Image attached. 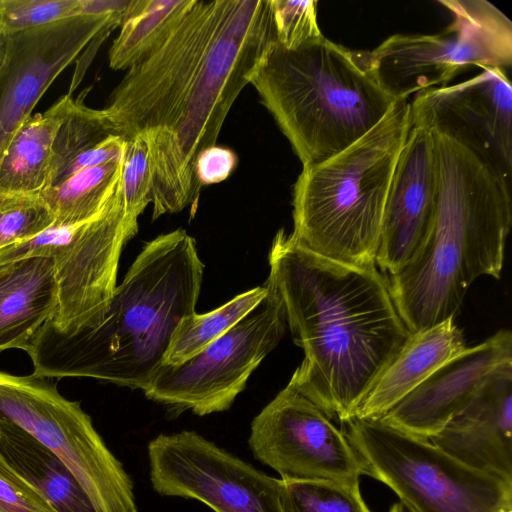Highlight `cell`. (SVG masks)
Listing matches in <instances>:
<instances>
[{
    "label": "cell",
    "mask_w": 512,
    "mask_h": 512,
    "mask_svg": "<svg viewBox=\"0 0 512 512\" xmlns=\"http://www.w3.org/2000/svg\"><path fill=\"white\" fill-rule=\"evenodd\" d=\"M266 283L281 299L304 360L292 377L331 419L351 420L411 333L377 267L318 255L283 229L269 252Z\"/></svg>",
    "instance_id": "cell-1"
},
{
    "label": "cell",
    "mask_w": 512,
    "mask_h": 512,
    "mask_svg": "<svg viewBox=\"0 0 512 512\" xmlns=\"http://www.w3.org/2000/svg\"><path fill=\"white\" fill-rule=\"evenodd\" d=\"M204 275L183 229L146 243L100 319L73 332L47 321L24 351L32 375L86 377L142 391L163 365L181 320L196 312Z\"/></svg>",
    "instance_id": "cell-2"
},
{
    "label": "cell",
    "mask_w": 512,
    "mask_h": 512,
    "mask_svg": "<svg viewBox=\"0 0 512 512\" xmlns=\"http://www.w3.org/2000/svg\"><path fill=\"white\" fill-rule=\"evenodd\" d=\"M432 134L437 174L434 218L412 259L386 277L411 334L455 318L477 278L500 277L512 223L511 188L471 149Z\"/></svg>",
    "instance_id": "cell-3"
},
{
    "label": "cell",
    "mask_w": 512,
    "mask_h": 512,
    "mask_svg": "<svg viewBox=\"0 0 512 512\" xmlns=\"http://www.w3.org/2000/svg\"><path fill=\"white\" fill-rule=\"evenodd\" d=\"M249 84L303 166L356 142L396 102L370 71L365 51L349 50L324 36L291 49L271 38Z\"/></svg>",
    "instance_id": "cell-4"
},
{
    "label": "cell",
    "mask_w": 512,
    "mask_h": 512,
    "mask_svg": "<svg viewBox=\"0 0 512 512\" xmlns=\"http://www.w3.org/2000/svg\"><path fill=\"white\" fill-rule=\"evenodd\" d=\"M411 125L410 102L396 101L356 142L303 166L293 187L291 233L302 246L344 264L377 267L384 209Z\"/></svg>",
    "instance_id": "cell-5"
},
{
    "label": "cell",
    "mask_w": 512,
    "mask_h": 512,
    "mask_svg": "<svg viewBox=\"0 0 512 512\" xmlns=\"http://www.w3.org/2000/svg\"><path fill=\"white\" fill-rule=\"evenodd\" d=\"M273 37L269 0H225L210 49L173 121L140 134L151 167L153 220L197 203L196 158L216 145L228 112Z\"/></svg>",
    "instance_id": "cell-6"
},
{
    "label": "cell",
    "mask_w": 512,
    "mask_h": 512,
    "mask_svg": "<svg viewBox=\"0 0 512 512\" xmlns=\"http://www.w3.org/2000/svg\"><path fill=\"white\" fill-rule=\"evenodd\" d=\"M343 424L366 475L388 486L413 512H512V482L378 418Z\"/></svg>",
    "instance_id": "cell-7"
},
{
    "label": "cell",
    "mask_w": 512,
    "mask_h": 512,
    "mask_svg": "<svg viewBox=\"0 0 512 512\" xmlns=\"http://www.w3.org/2000/svg\"><path fill=\"white\" fill-rule=\"evenodd\" d=\"M452 22L436 34H395L365 51L370 71L394 100L447 86L466 69H510L512 23L485 0H440Z\"/></svg>",
    "instance_id": "cell-8"
},
{
    "label": "cell",
    "mask_w": 512,
    "mask_h": 512,
    "mask_svg": "<svg viewBox=\"0 0 512 512\" xmlns=\"http://www.w3.org/2000/svg\"><path fill=\"white\" fill-rule=\"evenodd\" d=\"M0 420L36 438L67 467L95 512H138L134 485L79 402L44 377L0 372Z\"/></svg>",
    "instance_id": "cell-9"
},
{
    "label": "cell",
    "mask_w": 512,
    "mask_h": 512,
    "mask_svg": "<svg viewBox=\"0 0 512 512\" xmlns=\"http://www.w3.org/2000/svg\"><path fill=\"white\" fill-rule=\"evenodd\" d=\"M120 184V182H119ZM138 231L123 208L118 185L102 212L71 226L52 225L0 250V264L28 257L53 260L57 306L52 324L73 332L95 324L116 288L120 255Z\"/></svg>",
    "instance_id": "cell-10"
},
{
    "label": "cell",
    "mask_w": 512,
    "mask_h": 512,
    "mask_svg": "<svg viewBox=\"0 0 512 512\" xmlns=\"http://www.w3.org/2000/svg\"><path fill=\"white\" fill-rule=\"evenodd\" d=\"M264 299L225 334L186 361L163 364L143 391L172 413L223 412L245 389L253 371L287 328L280 297L269 286Z\"/></svg>",
    "instance_id": "cell-11"
},
{
    "label": "cell",
    "mask_w": 512,
    "mask_h": 512,
    "mask_svg": "<svg viewBox=\"0 0 512 512\" xmlns=\"http://www.w3.org/2000/svg\"><path fill=\"white\" fill-rule=\"evenodd\" d=\"M225 0H196L171 33L127 69L101 109L113 135L126 140L171 124L216 34Z\"/></svg>",
    "instance_id": "cell-12"
},
{
    "label": "cell",
    "mask_w": 512,
    "mask_h": 512,
    "mask_svg": "<svg viewBox=\"0 0 512 512\" xmlns=\"http://www.w3.org/2000/svg\"><path fill=\"white\" fill-rule=\"evenodd\" d=\"M248 444L255 459L282 480L360 481L366 475L343 430L293 377L252 420Z\"/></svg>",
    "instance_id": "cell-13"
},
{
    "label": "cell",
    "mask_w": 512,
    "mask_h": 512,
    "mask_svg": "<svg viewBox=\"0 0 512 512\" xmlns=\"http://www.w3.org/2000/svg\"><path fill=\"white\" fill-rule=\"evenodd\" d=\"M150 480L162 496L198 500L214 512H282L281 479L271 477L194 431L148 443Z\"/></svg>",
    "instance_id": "cell-14"
},
{
    "label": "cell",
    "mask_w": 512,
    "mask_h": 512,
    "mask_svg": "<svg viewBox=\"0 0 512 512\" xmlns=\"http://www.w3.org/2000/svg\"><path fill=\"white\" fill-rule=\"evenodd\" d=\"M139 0L121 10L82 14L45 26L1 36L0 159L19 127L53 83L96 39H105L135 11Z\"/></svg>",
    "instance_id": "cell-15"
},
{
    "label": "cell",
    "mask_w": 512,
    "mask_h": 512,
    "mask_svg": "<svg viewBox=\"0 0 512 512\" xmlns=\"http://www.w3.org/2000/svg\"><path fill=\"white\" fill-rule=\"evenodd\" d=\"M410 106L413 122L471 149L511 188L512 87L505 69L483 68L463 82L426 89Z\"/></svg>",
    "instance_id": "cell-16"
},
{
    "label": "cell",
    "mask_w": 512,
    "mask_h": 512,
    "mask_svg": "<svg viewBox=\"0 0 512 512\" xmlns=\"http://www.w3.org/2000/svg\"><path fill=\"white\" fill-rule=\"evenodd\" d=\"M509 367L512 333L503 329L446 362L378 419L431 439L465 409L487 381Z\"/></svg>",
    "instance_id": "cell-17"
},
{
    "label": "cell",
    "mask_w": 512,
    "mask_h": 512,
    "mask_svg": "<svg viewBox=\"0 0 512 512\" xmlns=\"http://www.w3.org/2000/svg\"><path fill=\"white\" fill-rule=\"evenodd\" d=\"M437 203L434 136L412 121L386 201L376 266L387 277L398 273L424 241Z\"/></svg>",
    "instance_id": "cell-18"
},
{
    "label": "cell",
    "mask_w": 512,
    "mask_h": 512,
    "mask_svg": "<svg viewBox=\"0 0 512 512\" xmlns=\"http://www.w3.org/2000/svg\"><path fill=\"white\" fill-rule=\"evenodd\" d=\"M429 440L464 464L512 482V367L487 381Z\"/></svg>",
    "instance_id": "cell-19"
},
{
    "label": "cell",
    "mask_w": 512,
    "mask_h": 512,
    "mask_svg": "<svg viewBox=\"0 0 512 512\" xmlns=\"http://www.w3.org/2000/svg\"><path fill=\"white\" fill-rule=\"evenodd\" d=\"M455 318L411 334L358 405L353 418L377 419L467 346Z\"/></svg>",
    "instance_id": "cell-20"
},
{
    "label": "cell",
    "mask_w": 512,
    "mask_h": 512,
    "mask_svg": "<svg viewBox=\"0 0 512 512\" xmlns=\"http://www.w3.org/2000/svg\"><path fill=\"white\" fill-rule=\"evenodd\" d=\"M57 306L53 260L28 257L0 264V351L25 350Z\"/></svg>",
    "instance_id": "cell-21"
},
{
    "label": "cell",
    "mask_w": 512,
    "mask_h": 512,
    "mask_svg": "<svg viewBox=\"0 0 512 512\" xmlns=\"http://www.w3.org/2000/svg\"><path fill=\"white\" fill-rule=\"evenodd\" d=\"M0 459L61 512H95L76 479L54 453L23 429L2 420Z\"/></svg>",
    "instance_id": "cell-22"
},
{
    "label": "cell",
    "mask_w": 512,
    "mask_h": 512,
    "mask_svg": "<svg viewBox=\"0 0 512 512\" xmlns=\"http://www.w3.org/2000/svg\"><path fill=\"white\" fill-rule=\"evenodd\" d=\"M71 96L31 115L15 132L0 159V191L39 194L49 186L52 146Z\"/></svg>",
    "instance_id": "cell-23"
},
{
    "label": "cell",
    "mask_w": 512,
    "mask_h": 512,
    "mask_svg": "<svg viewBox=\"0 0 512 512\" xmlns=\"http://www.w3.org/2000/svg\"><path fill=\"white\" fill-rule=\"evenodd\" d=\"M122 160L81 170L40 192L54 217L53 225H76L99 215L119 185Z\"/></svg>",
    "instance_id": "cell-24"
},
{
    "label": "cell",
    "mask_w": 512,
    "mask_h": 512,
    "mask_svg": "<svg viewBox=\"0 0 512 512\" xmlns=\"http://www.w3.org/2000/svg\"><path fill=\"white\" fill-rule=\"evenodd\" d=\"M195 1L140 0L111 45L110 68L127 70L142 59L171 33Z\"/></svg>",
    "instance_id": "cell-25"
},
{
    "label": "cell",
    "mask_w": 512,
    "mask_h": 512,
    "mask_svg": "<svg viewBox=\"0 0 512 512\" xmlns=\"http://www.w3.org/2000/svg\"><path fill=\"white\" fill-rule=\"evenodd\" d=\"M267 292L268 287L264 284L235 296L210 312H195L183 318L174 332L163 364H180L198 354L251 312Z\"/></svg>",
    "instance_id": "cell-26"
},
{
    "label": "cell",
    "mask_w": 512,
    "mask_h": 512,
    "mask_svg": "<svg viewBox=\"0 0 512 512\" xmlns=\"http://www.w3.org/2000/svg\"><path fill=\"white\" fill-rule=\"evenodd\" d=\"M112 135L101 110L90 108L80 99L71 97L54 138L48 188L75 158Z\"/></svg>",
    "instance_id": "cell-27"
},
{
    "label": "cell",
    "mask_w": 512,
    "mask_h": 512,
    "mask_svg": "<svg viewBox=\"0 0 512 512\" xmlns=\"http://www.w3.org/2000/svg\"><path fill=\"white\" fill-rule=\"evenodd\" d=\"M282 512H371L360 481H294L281 479Z\"/></svg>",
    "instance_id": "cell-28"
},
{
    "label": "cell",
    "mask_w": 512,
    "mask_h": 512,
    "mask_svg": "<svg viewBox=\"0 0 512 512\" xmlns=\"http://www.w3.org/2000/svg\"><path fill=\"white\" fill-rule=\"evenodd\" d=\"M54 223L40 194L0 191V250L32 238Z\"/></svg>",
    "instance_id": "cell-29"
},
{
    "label": "cell",
    "mask_w": 512,
    "mask_h": 512,
    "mask_svg": "<svg viewBox=\"0 0 512 512\" xmlns=\"http://www.w3.org/2000/svg\"><path fill=\"white\" fill-rule=\"evenodd\" d=\"M119 187L126 216L137 221L147 205L152 202V174L148 148L141 135L126 141Z\"/></svg>",
    "instance_id": "cell-30"
},
{
    "label": "cell",
    "mask_w": 512,
    "mask_h": 512,
    "mask_svg": "<svg viewBox=\"0 0 512 512\" xmlns=\"http://www.w3.org/2000/svg\"><path fill=\"white\" fill-rule=\"evenodd\" d=\"M80 7L81 0H0V36L81 15Z\"/></svg>",
    "instance_id": "cell-31"
},
{
    "label": "cell",
    "mask_w": 512,
    "mask_h": 512,
    "mask_svg": "<svg viewBox=\"0 0 512 512\" xmlns=\"http://www.w3.org/2000/svg\"><path fill=\"white\" fill-rule=\"evenodd\" d=\"M274 39L291 49L320 38L317 1L269 0Z\"/></svg>",
    "instance_id": "cell-32"
},
{
    "label": "cell",
    "mask_w": 512,
    "mask_h": 512,
    "mask_svg": "<svg viewBox=\"0 0 512 512\" xmlns=\"http://www.w3.org/2000/svg\"><path fill=\"white\" fill-rule=\"evenodd\" d=\"M0 512H61L0 459Z\"/></svg>",
    "instance_id": "cell-33"
},
{
    "label": "cell",
    "mask_w": 512,
    "mask_h": 512,
    "mask_svg": "<svg viewBox=\"0 0 512 512\" xmlns=\"http://www.w3.org/2000/svg\"><path fill=\"white\" fill-rule=\"evenodd\" d=\"M238 157L230 148L210 146L196 158L194 175L200 188L226 180L236 169Z\"/></svg>",
    "instance_id": "cell-34"
},
{
    "label": "cell",
    "mask_w": 512,
    "mask_h": 512,
    "mask_svg": "<svg viewBox=\"0 0 512 512\" xmlns=\"http://www.w3.org/2000/svg\"><path fill=\"white\" fill-rule=\"evenodd\" d=\"M126 141V139L116 135L108 137L94 148L75 158L57 177L51 187L62 183L64 180L81 170L112 161L122 160L125 152Z\"/></svg>",
    "instance_id": "cell-35"
},
{
    "label": "cell",
    "mask_w": 512,
    "mask_h": 512,
    "mask_svg": "<svg viewBox=\"0 0 512 512\" xmlns=\"http://www.w3.org/2000/svg\"><path fill=\"white\" fill-rule=\"evenodd\" d=\"M388 512H413L408 506H406L403 502L398 501L395 502L389 509Z\"/></svg>",
    "instance_id": "cell-36"
},
{
    "label": "cell",
    "mask_w": 512,
    "mask_h": 512,
    "mask_svg": "<svg viewBox=\"0 0 512 512\" xmlns=\"http://www.w3.org/2000/svg\"><path fill=\"white\" fill-rule=\"evenodd\" d=\"M0 53H1V36H0Z\"/></svg>",
    "instance_id": "cell-37"
}]
</instances>
